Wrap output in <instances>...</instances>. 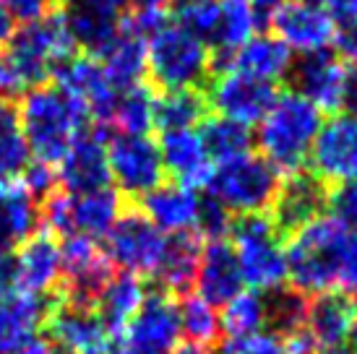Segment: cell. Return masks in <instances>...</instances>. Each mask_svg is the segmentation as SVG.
<instances>
[{
	"mask_svg": "<svg viewBox=\"0 0 357 354\" xmlns=\"http://www.w3.org/2000/svg\"><path fill=\"white\" fill-rule=\"evenodd\" d=\"M19 123L34 162L58 167L73 141L86 130V107L60 91L55 84H40L24 91Z\"/></svg>",
	"mask_w": 357,
	"mask_h": 354,
	"instance_id": "6da1fadb",
	"label": "cell"
},
{
	"mask_svg": "<svg viewBox=\"0 0 357 354\" xmlns=\"http://www.w3.org/2000/svg\"><path fill=\"white\" fill-rule=\"evenodd\" d=\"M347 243L349 235L331 214H321L318 219L289 232L284 256L292 289H298L305 297L331 292L337 286L339 266Z\"/></svg>",
	"mask_w": 357,
	"mask_h": 354,
	"instance_id": "7a4b0ae2",
	"label": "cell"
},
{
	"mask_svg": "<svg viewBox=\"0 0 357 354\" xmlns=\"http://www.w3.org/2000/svg\"><path fill=\"white\" fill-rule=\"evenodd\" d=\"M321 125L324 118L316 105H310L295 91L282 94L258 123L256 144L261 148V157L279 175H300V169L307 164Z\"/></svg>",
	"mask_w": 357,
	"mask_h": 354,
	"instance_id": "3957f363",
	"label": "cell"
},
{
	"mask_svg": "<svg viewBox=\"0 0 357 354\" xmlns=\"http://www.w3.org/2000/svg\"><path fill=\"white\" fill-rule=\"evenodd\" d=\"M211 68V47L178 21L162 24L146 40V76L165 91H199Z\"/></svg>",
	"mask_w": 357,
	"mask_h": 354,
	"instance_id": "277c9868",
	"label": "cell"
},
{
	"mask_svg": "<svg viewBox=\"0 0 357 354\" xmlns=\"http://www.w3.org/2000/svg\"><path fill=\"white\" fill-rule=\"evenodd\" d=\"M279 232L282 229L271 214L240 217L232 224V250L238 256L243 284L250 292L268 295L282 289L287 282V256Z\"/></svg>",
	"mask_w": 357,
	"mask_h": 354,
	"instance_id": "5b68a950",
	"label": "cell"
},
{
	"mask_svg": "<svg viewBox=\"0 0 357 354\" xmlns=\"http://www.w3.org/2000/svg\"><path fill=\"white\" fill-rule=\"evenodd\" d=\"M282 187V175L258 154H243L222 164H214L208 180V196L235 217L268 214Z\"/></svg>",
	"mask_w": 357,
	"mask_h": 354,
	"instance_id": "8992f818",
	"label": "cell"
},
{
	"mask_svg": "<svg viewBox=\"0 0 357 354\" xmlns=\"http://www.w3.org/2000/svg\"><path fill=\"white\" fill-rule=\"evenodd\" d=\"M73 47L76 45L70 40L63 13H45L42 19L29 21L13 31L6 58L19 73L24 88H31L45 84L60 63L73 55Z\"/></svg>",
	"mask_w": 357,
	"mask_h": 354,
	"instance_id": "52a82bcc",
	"label": "cell"
},
{
	"mask_svg": "<svg viewBox=\"0 0 357 354\" xmlns=\"http://www.w3.org/2000/svg\"><path fill=\"white\" fill-rule=\"evenodd\" d=\"M123 214V203H120L118 190L112 187H102V190H91V193H52L45 198L40 206V222L47 226L50 235L70 237L81 235L89 240H100L112 229Z\"/></svg>",
	"mask_w": 357,
	"mask_h": 354,
	"instance_id": "ba28073f",
	"label": "cell"
},
{
	"mask_svg": "<svg viewBox=\"0 0 357 354\" xmlns=\"http://www.w3.org/2000/svg\"><path fill=\"white\" fill-rule=\"evenodd\" d=\"M165 250H167V235H162L141 211H123L112 229L105 235V247H102L109 268H118L123 274H133L139 279L157 276Z\"/></svg>",
	"mask_w": 357,
	"mask_h": 354,
	"instance_id": "9c48e42d",
	"label": "cell"
},
{
	"mask_svg": "<svg viewBox=\"0 0 357 354\" xmlns=\"http://www.w3.org/2000/svg\"><path fill=\"white\" fill-rule=\"evenodd\" d=\"M307 164L324 185H344L357 180V118L339 112L318 130Z\"/></svg>",
	"mask_w": 357,
	"mask_h": 354,
	"instance_id": "30bf717a",
	"label": "cell"
},
{
	"mask_svg": "<svg viewBox=\"0 0 357 354\" xmlns=\"http://www.w3.org/2000/svg\"><path fill=\"white\" fill-rule=\"evenodd\" d=\"M109 180L128 196L144 198L162 183L165 167L157 141L149 136H112L107 141Z\"/></svg>",
	"mask_w": 357,
	"mask_h": 354,
	"instance_id": "8fae6325",
	"label": "cell"
},
{
	"mask_svg": "<svg viewBox=\"0 0 357 354\" xmlns=\"http://www.w3.org/2000/svg\"><path fill=\"white\" fill-rule=\"evenodd\" d=\"M178 341V302L167 292H154L120 334L118 354H172Z\"/></svg>",
	"mask_w": 357,
	"mask_h": 354,
	"instance_id": "7c38bea8",
	"label": "cell"
},
{
	"mask_svg": "<svg viewBox=\"0 0 357 354\" xmlns=\"http://www.w3.org/2000/svg\"><path fill=\"white\" fill-rule=\"evenodd\" d=\"M274 37L289 52L313 55L324 52L337 40V21L324 6L305 0H284L277 13L268 19Z\"/></svg>",
	"mask_w": 357,
	"mask_h": 354,
	"instance_id": "4fadbf2b",
	"label": "cell"
},
{
	"mask_svg": "<svg viewBox=\"0 0 357 354\" xmlns=\"http://www.w3.org/2000/svg\"><path fill=\"white\" fill-rule=\"evenodd\" d=\"M277 97V88L271 84L250 79L240 70L225 68L217 79L211 81L206 105L217 109L219 118L253 128L264 120V115L271 109Z\"/></svg>",
	"mask_w": 357,
	"mask_h": 354,
	"instance_id": "5bb4252c",
	"label": "cell"
},
{
	"mask_svg": "<svg viewBox=\"0 0 357 354\" xmlns=\"http://www.w3.org/2000/svg\"><path fill=\"white\" fill-rule=\"evenodd\" d=\"M128 16L126 0H73L63 13L73 45L84 47L86 55L94 58H100L126 29Z\"/></svg>",
	"mask_w": 357,
	"mask_h": 354,
	"instance_id": "9a60e30c",
	"label": "cell"
},
{
	"mask_svg": "<svg viewBox=\"0 0 357 354\" xmlns=\"http://www.w3.org/2000/svg\"><path fill=\"white\" fill-rule=\"evenodd\" d=\"M63 284V256L50 232L31 235L10 253V286L47 297Z\"/></svg>",
	"mask_w": 357,
	"mask_h": 354,
	"instance_id": "2e32d148",
	"label": "cell"
},
{
	"mask_svg": "<svg viewBox=\"0 0 357 354\" xmlns=\"http://www.w3.org/2000/svg\"><path fill=\"white\" fill-rule=\"evenodd\" d=\"M55 86L66 91L68 97L81 102L89 118H97L102 125H107L118 88L109 84L107 73L102 68L100 58L94 55H70L66 63H60L55 68Z\"/></svg>",
	"mask_w": 357,
	"mask_h": 354,
	"instance_id": "e0dca14e",
	"label": "cell"
},
{
	"mask_svg": "<svg viewBox=\"0 0 357 354\" xmlns=\"http://www.w3.org/2000/svg\"><path fill=\"white\" fill-rule=\"evenodd\" d=\"M347 70L349 66L344 60L324 49V52L303 55L300 60H295L287 79L292 81L295 94L324 112V109H342Z\"/></svg>",
	"mask_w": 357,
	"mask_h": 354,
	"instance_id": "ac0fdd59",
	"label": "cell"
},
{
	"mask_svg": "<svg viewBox=\"0 0 357 354\" xmlns=\"http://www.w3.org/2000/svg\"><path fill=\"white\" fill-rule=\"evenodd\" d=\"M47 325L52 344L63 354H107L112 346V334L105 328L100 315L68 300L52 305Z\"/></svg>",
	"mask_w": 357,
	"mask_h": 354,
	"instance_id": "d6986e66",
	"label": "cell"
},
{
	"mask_svg": "<svg viewBox=\"0 0 357 354\" xmlns=\"http://www.w3.org/2000/svg\"><path fill=\"white\" fill-rule=\"evenodd\" d=\"M58 183L66 193H91L109 187V167H107V141L102 130H84L73 146L66 151V157L58 162Z\"/></svg>",
	"mask_w": 357,
	"mask_h": 354,
	"instance_id": "ffe728a7",
	"label": "cell"
},
{
	"mask_svg": "<svg viewBox=\"0 0 357 354\" xmlns=\"http://www.w3.org/2000/svg\"><path fill=\"white\" fill-rule=\"evenodd\" d=\"M50 300L24 292L19 286H0V354H13L37 339L50 318Z\"/></svg>",
	"mask_w": 357,
	"mask_h": 354,
	"instance_id": "44dd1931",
	"label": "cell"
},
{
	"mask_svg": "<svg viewBox=\"0 0 357 354\" xmlns=\"http://www.w3.org/2000/svg\"><path fill=\"white\" fill-rule=\"evenodd\" d=\"M201 211V196L196 187L180 183H159L141 198V214L157 226L162 235H190L196 232Z\"/></svg>",
	"mask_w": 357,
	"mask_h": 354,
	"instance_id": "7402d4cb",
	"label": "cell"
},
{
	"mask_svg": "<svg viewBox=\"0 0 357 354\" xmlns=\"http://www.w3.org/2000/svg\"><path fill=\"white\" fill-rule=\"evenodd\" d=\"M157 146L165 172L175 177L172 183L196 187V190L201 185H208L211 172H214V162L208 157L199 130H162V141Z\"/></svg>",
	"mask_w": 357,
	"mask_h": 354,
	"instance_id": "603a6c76",
	"label": "cell"
},
{
	"mask_svg": "<svg viewBox=\"0 0 357 354\" xmlns=\"http://www.w3.org/2000/svg\"><path fill=\"white\" fill-rule=\"evenodd\" d=\"M193 286L196 295L204 297L211 305H227L235 295L243 292V274H240L238 256L232 250L229 240H214L206 247H201L199 271Z\"/></svg>",
	"mask_w": 357,
	"mask_h": 354,
	"instance_id": "cb8c5ba5",
	"label": "cell"
},
{
	"mask_svg": "<svg viewBox=\"0 0 357 354\" xmlns=\"http://www.w3.org/2000/svg\"><path fill=\"white\" fill-rule=\"evenodd\" d=\"M352 318H355L352 297L331 289V292L307 300L305 331L316 339V344L324 349V354H342Z\"/></svg>",
	"mask_w": 357,
	"mask_h": 354,
	"instance_id": "d4e9b609",
	"label": "cell"
},
{
	"mask_svg": "<svg viewBox=\"0 0 357 354\" xmlns=\"http://www.w3.org/2000/svg\"><path fill=\"white\" fill-rule=\"evenodd\" d=\"M328 206L326 185L313 175H292L279 187V196L274 201V222L284 232H295L303 224L313 222L324 214Z\"/></svg>",
	"mask_w": 357,
	"mask_h": 354,
	"instance_id": "484cf974",
	"label": "cell"
},
{
	"mask_svg": "<svg viewBox=\"0 0 357 354\" xmlns=\"http://www.w3.org/2000/svg\"><path fill=\"white\" fill-rule=\"evenodd\" d=\"M292 63H295L292 52L274 34H256L243 47L229 52L225 68L240 70V73H245L250 79L274 86L277 81L287 79Z\"/></svg>",
	"mask_w": 357,
	"mask_h": 354,
	"instance_id": "4316f807",
	"label": "cell"
},
{
	"mask_svg": "<svg viewBox=\"0 0 357 354\" xmlns=\"http://www.w3.org/2000/svg\"><path fill=\"white\" fill-rule=\"evenodd\" d=\"M146 297L149 295H146L144 282H141L139 276L118 271V274H109V279L100 289L91 310L100 315L105 328L115 336L126 331V325L136 318L141 305L146 302Z\"/></svg>",
	"mask_w": 357,
	"mask_h": 354,
	"instance_id": "83f0119b",
	"label": "cell"
},
{
	"mask_svg": "<svg viewBox=\"0 0 357 354\" xmlns=\"http://www.w3.org/2000/svg\"><path fill=\"white\" fill-rule=\"evenodd\" d=\"M40 226V206L19 177H13L0 196V256H10Z\"/></svg>",
	"mask_w": 357,
	"mask_h": 354,
	"instance_id": "f1b7e54d",
	"label": "cell"
},
{
	"mask_svg": "<svg viewBox=\"0 0 357 354\" xmlns=\"http://www.w3.org/2000/svg\"><path fill=\"white\" fill-rule=\"evenodd\" d=\"M100 63L107 73L109 84L118 91L139 86L146 79V40L126 24V29L120 31L112 40V45L100 55Z\"/></svg>",
	"mask_w": 357,
	"mask_h": 354,
	"instance_id": "f546056e",
	"label": "cell"
},
{
	"mask_svg": "<svg viewBox=\"0 0 357 354\" xmlns=\"http://www.w3.org/2000/svg\"><path fill=\"white\" fill-rule=\"evenodd\" d=\"M201 258V240L196 232L190 235L167 237V250L159 263L157 279L162 282V292H188L196 282Z\"/></svg>",
	"mask_w": 357,
	"mask_h": 354,
	"instance_id": "4dcf8cb0",
	"label": "cell"
},
{
	"mask_svg": "<svg viewBox=\"0 0 357 354\" xmlns=\"http://www.w3.org/2000/svg\"><path fill=\"white\" fill-rule=\"evenodd\" d=\"M258 26L261 19L253 0H217V31L211 45L222 55H229L243 47L250 37H256Z\"/></svg>",
	"mask_w": 357,
	"mask_h": 354,
	"instance_id": "1f68e13d",
	"label": "cell"
},
{
	"mask_svg": "<svg viewBox=\"0 0 357 354\" xmlns=\"http://www.w3.org/2000/svg\"><path fill=\"white\" fill-rule=\"evenodd\" d=\"M154 94L146 84L130 88H120L107 125L123 136H149L154 128Z\"/></svg>",
	"mask_w": 357,
	"mask_h": 354,
	"instance_id": "d6a6232c",
	"label": "cell"
},
{
	"mask_svg": "<svg viewBox=\"0 0 357 354\" xmlns=\"http://www.w3.org/2000/svg\"><path fill=\"white\" fill-rule=\"evenodd\" d=\"M225 341H243L266 331V297L243 289L219 313Z\"/></svg>",
	"mask_w": 357,
	"mask_h": 354,
	"instance_id": "836d02e7",
	"label": "cell"
},
{
	"mask_svg": "<svg viewBox=\"0 0 357 354\" xmlns=\"http://www.w3.org/2000/svg\"><path fill=\"white\" fill-rule=\"evenodd\" d=\"M206 118V97L201 91H165L154 99V125L162 130H185Z\"/></svg>",
	"mask_w": 357,
	"mask_h": 354,
	"instance_id": "e575fe53",
	"label": "cell"
},
{
	"mask_svg": "<svg viewBox=\"0 0 357 354\" xmlns=\"http://www.w3.org/2000/svg\"><path fill=\"white\" fill-rule=\"evenodd\" d=\"M199 133L214 164H222V162L238 159L243 154H250V144H253L250 128L238 125L232 120H225L219 118V115L217 118H204Z\"/></svg>",
	"mask_w": 357,
	"mask_h": 354,
	"instance_id": "d590c367",
	"label": "cell"
},
{
	"mask_svg": "<svg viewBox=\"0 0 357 354\" xmlns=\"http://www.w3.org/2000/svg\"><path fill=\"white\" fill-rule=\"evenodd\" d=\"M178 325L180 336L196 346H211L222 336L219 310L199 295H185L178 302Z\"/></svg>",
	"mask_w": 357,
	"mask_h": 354,
	"instance_id": "8d00e7d4",
	"label": "cell"
},
{
	"mask_svg": "<svg viewBox=\"0 0 357 354\" xmlns=\"http://www.w3.org/2000/svg\"><path fill=\"white\" fill-rule=\"evenodd\" d=\"M29 159L31 154L21 130L19 109L0 97V177H19Z\"/></svg>",
	"mask_w": 357,
	"mask_h": 354,
	"instance_id": "74e56055",
	"label": "cell"
},
{
	"mask_svg": "<svg viewBox=\"0 0 357 354\" xmlns=\"http://www.w3.org/2000/svg\"><path fill=\"white\" fill-rule=\"evenodd\" d=\"M266 297V328L274 331V336H289L305 328L307 315V297L300 295L298 289H277Z\"/></svg>",
	"mask_w": 357,
	"mask_h": 354,
	"instance_id": "f35d334b",
	"label": "cell"
},
{
	"mask_svg": "<svg viewBox=\"0 0 357 354\" xmlns=\"http://www.w3.org/2000/svg\"><path fill=\"white\" fill-rule=\"evenodd\" d=\"M232 214L227 208L219 203L217 198H201V211H199V224H196V232L206 237L208 243L214 240H227L229 232H232Z\"/></svg>",
	"mask_w": 357,
	"mask_h": 354,
	"instance_id": "ab89813d",
	"label": "cell"
},
{
	"mask_svg": "<svg viewBox=\"0 0 357 354\" xmlns=\"http://www.w3.org/2000/svg\"><path fill=\"white\" fill-rule=\"evenodd\" d=\"M328 206L331 217L344 226V232L349 237H357V180L337 185L334 193H328Z\"/></svg>",
	"mask_w": 357,
	"mask_h": 354,
	"instance_id": "60d3db41",
	"label": "cell"
},
{
	"mask_svg": "<svg viewBox=\"0 0 357 354\" xmlns=\"http://www.w3.org/2000/svg\"><path fill=\"white\" fill-rule=\"evenodd\" d=\"M21 183L24 187L31 193V198H45L55 193V185H58V172L50 164H42V162H29L26 169L21 172Z\"/></svg>",
	"mask_w": 357,
	"mask_h": 354,
	"instance_id": "b9f144b4",
	"label": "cell"
},
{
	"mask_svg": "<svg viewBox=\"0 0 357 354\" xmlns=\"http://www.w3.org/2000/svg\"><path fill=\"white\" fill-rule=\"evenodd\" d=\"M219 354H287L282 339L274 334H256L243 341H225V349Z\"/></svg>",
	"mask_w": 357,
	"mask_h": 354,
	"instance_id": "7bdbcfd3",
	"label": "cell"
},
{
	"mask_svg": "<svg viewBox=\"0 0 357 354\" xmlns=\"http://www.w3.org/2000/svg\"><path fill=\"white\" fill-rule=\"evenodd\" d=\"M337 286H342L339 292H344L347 297H357V237H349L342 266H339Z\"/></svg>",
	"mask_w": 357,
	"mask_h": 354,
	"instance_id": "ee69618b",
	"label": "cell"
},
{
	"mask_svg": "<svg viewBox=\"0 0 357 354\" xmlns=\"http://www.w3.org/2000/svg\"><path fill=\"white\" fill-rule=\"evenodd\" d=\"M334 45L339 49V58L344 60V63L357 66V19L337 24V40H334Z\"/></svg>",
	"mask_w": 357,
	"mask_h": 354,
	"instance_id": "f6af8a7d",
	"label": "cell"
},
{
	"mask_svg": "<svg viewBox=\"0 0 357 354\" xmlns=\"http://www.w3.org/2000/svg\"><path fill=\"white\" fill-rule=\"evenodd\" d=\"M0 3L10 10L13 19L24 21V24L42 19L50 8V0H0Z\"/></svg>",
	"mask_w": 357,
	"mask_h": 354,
	"instance_id": "bcb514c9",
	"label": "cell"
},
{
	"mask_svg": "<svg viewBox=\"0 0 357 354\" xmlns=\"http://www.w3.org/2000/svg\"><path fill=\"white\" fill-rule=\"evenodd\" d=\"M284 352L287 354H324V349L316 344V339L307 334L305 328H300L295 334L284 336Z\"/></svg>",
	"mask_w": 357,
	"mask_h": 354,
	"instance_id": "7dc6e473",
	"label": "cell"
},
{
	"mask_svg": "<svg viewBox=\"0 0 357 354\" xmlns=\"http://www.w3.org/2000/svg\"><path fill=\"white\" fill-rule=\"evenodd\" d=\"M16 91H24V84H21L19 73L13 70V66L8 63L6 52H0V97L8 99Z\"/></svg>",
	"mask_w": 357,
	"mask_h": 354,
	"instance_id": "c3c4849f",
	"label": "cell"
},
{
	"mask_svg": "<svg viewBox=\"0 0 357 354\" xmlns=\"http://www.w3.org/2000/svg\"><path fill=\"white\" fill-rule=\"evenodd\" d=\"M342 109L357 118V66L347 70V84H344V97H342Z\"/></svg>",
	"mask_w": 357,
	"mask_h": 354,
	"instance_id": "681fc988",
	"label": "cell"
},
{
	"mask_svg": "<svg viewBox=\"0 0 357 354\" xmlns=\"http://www.w3.org/2000/svg\"><path fill=\"white\" fill-rule=\"evenodd\" d=\"M13 31H16V19H13L10 10L0 3V47L8 45L10 37H13Z\"/></svg>",
	"mask_w": 357,
	"mask_h": 354,
	"instance_id": "f907efd6",
	"label": "cell"
},
{
	"mask_svg": "<svg viewBox=\"0 0 357 354\" xmlns=\"http://www.w3.org/2000/svg\"><path fill=\"white\" fill-rule=\"evenodd\" d=\"M13 354H63V352H60L52 341H47V339H34V341H29L26 346H21L19 352H13Z\"/></svg>",
	"mask_w": 357,
	"mask_h": 354,
	"instance_id": "816d5d0a",
	"label": "cell"
},
{
	"mask_svg": "<svg viewBox=\"0 0 357 354\" xmlns=\"http://www.w3.org/2000/svg\"><path fill=\"white\" fill-rule=\"evenodd\" d=\"M284 0H253V6H256V13H258V19H261V24L266 21L268 24V19L277 13V8L282 6Z\"/></svg>",
	"mask_w": 357,
	"mask_h": 354,
	"instance_id": "f5cc1de1",
	"label": "cell"
},
{
	"mask_svg": "<svg viewBox=\"0 0 357 354\" xmlns=\"http://www.w3.org/2000/svg\"><path fill=\"white\" fill-rule=\"evenodd\" d=\"M126 3L136 10H165L169 6V0H126Z\"/></svg>",
	"mask_w": 357,
	"mask_h": 354,
	"instance_id": "db71d44e",
	"label": "cell"
},
{
	"mask_svg": "<svg viewBox=\"0 0 357 354\" xmlns=\"http://www.w3.org/2000/svg\"><path fill=\"white\" fill-rule=\"evenodd\" d=\"M349 354H357V310H355V318H352V325H349V334H347V341H344Z\"/></svg>",
	"mask_w": 357,
	"mask_h": 354,
	"instance_id": "11a10c76",
	"label": "cell"
},
{
	"mask_svg": "<svg viewBox=\"0 0 357 354\" xmlns=\"http://www.w3.org/2000/svg\"><path fill=\"white\" fill-rule=\"evenodd\" d=\"M172 354H219L214 352L211 346H196V344H185V346H178Z\"/></svg>",
	"mask_w": 357,
	"mask_h": 354,
	"instance_id": "9f6ffc18",
	"label": "cell"
},
{
	"mask_svg": "<svg viewBox=\"0 0 357 354\" xmlns=\"http://www.w3.org/2000/svg\"><path fill=\"white\" fill-rule=\"evenodd\" d=\"M169 3H175V10H180V8H188V6H199V3H206V0H169Z\"/></svg>",
	"mask_w": 357,
	"mask_h": 354,
	"instance_id": "6f0895ef",
	"label": "cell"
},
{
	"mask_svg": "<svg viewBox=\"0 0 357 354\" xmlns=\"http://www.w3.org/2000/svg\"><path fill=\"white\" fill-rule=\"evenodd\" d=\"M305 3H316V6H326V0H305Z\"/></svg>",
	"mask_w": 357,
	"mask_h": 354,
	"instance_id": "680465c9",
	"label": "cell"
},
{
	"mask_svg": "<svg viewBox=\"0 0 357 354\" xmlns=\"http://www.w3.org/2000/svg\"><path fill=\"white\" fill-rule=\"evenodd\" d=\"M60 3H73V0H60Z\"/></svg>",
	"mask_w": 357,
	"mask_h": 354,
	"instance_id": "91938a15",
	"label": "cell"
}]
</instances>
